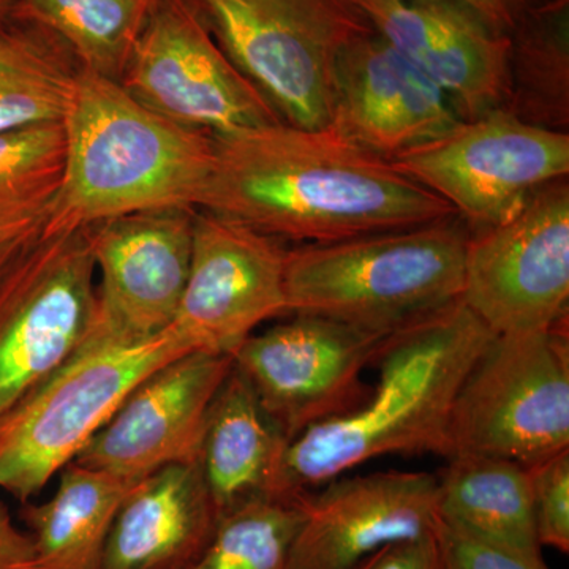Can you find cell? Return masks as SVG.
<instances>
[{
	"label": "cell",
	"instance_id": "cb8c5ba5",
	"mask_svg": "<svg viewBox=\"0 0 569 569\" xmlns=\"http://www.w3.org/2000/svg\"><path fill=\"white\" fill-rule=\"evenodd\" d=\"M509 37L507 110L523 122L567 132L569 0H538Z\"/></svg>",
	"mask_w": 569,
	"mask_h": 569
},
{
	"label": "cell",
	"instance_id": "5b68a950",
	"mask_svg": "<svg viewBox=\"0 0 569 569\" xmlns=\"http://www.w3.org/2000/svg\"><path fill=\"white\" fill-rule=\"evenodd\" d=\"M213 39L284 123L328 129L343 50L373 31L351 0H192Z\"/></svg>",
	"mask_w": 569,
	"mask_h": 569
},
{
	"label": "cell",
	"instance_id": "9c48e42d",
	"mask_svg": "<svg viewBox=\"0 0 569 569\" xmlns=\"http://www.w3.org/2000/svg\"><path fill=\"white\" fill-rule=\"evenodd\" d=\"M391 163L451 204L471 233L503 222L542 186L568 178L569 134L500 108Z\"/></svg>",
	"mask_w": 569,
	"mask_h": 569
},
{
	"label": "cell",
	"instance_id": "ac0fdd59",
	"mask_svg": "<svg viewBox=\"0 0 569 569\" xmlns=\"http://www.w3.org/2000/svg\"><path fill=\"white\" fill-rule=\"evenodd\" d=\"M460 122L447 93L377 32L340 56L331 127L367 151L391 162Z\"/></svg>",
	"mask_w": 569,
	"mask_h": 569
},
{
	"label": "cell",
	"instance_id": "8992f818",
	"mask_svg": "<svg viewBox=\"0 0 569 569\" xmlns=\"http://www.w3.org/2000/svg\"><path fill=\"white\" fill-rule=\"evenodd\" d=\"M189 348L167 329L146 342L91 336L84 347L0 419V490L29 503L153 370Z\"/></svg>",
	"mask_w": 569,
	"mask_h": 569
},
{
	"label": "cell",
	"instance_id": "44dd1931",
	"mask_svg": "<svg viewBox=\"0 0 569 569\" xmlns=\"http://www.w3.org/2000/svg\"><path fill=\"white\" fill-rule=\"evenodd\" d=\"M438 520L481 541L542 559L529 468L512 460L456 452L437 477Z\"/></svg>",
	"mask_w": 569,
	"mask_h": 569
},
{
	"label": "cell",
	"instance_id": "603a6c76",
	"mask_svg": "<svg viewBox=\"0 0 569 569\" xmlns=\"http://www.w3.org/2000/svg\"><path fill=\"white\" fill-rule=\"evenodd\" d=\"M157 0H17L10 20L58 40L81 70L121 82Z\"/></svg>",
	"mask_w": 569,
	"mask_h": 569
},
{
	"label": "cell",
	"instance_id": "1f68e13d",
	"mask_svg": "<svg viewBox=\"0 0 569 569\" xmlns=\"http://www.w3.org/2000/svg\"><path fill=\"white\" fill-rule=\"evenodd\" d=\"M460 2L478 11L497 31L509 33L538 0H460Z\"/></svg>",
	"mask_w": 569,
	"mask_h": 569
},
{
	"label": "cell",
	"instance_id": "484cf974",
	"mask_svg": "<svg viewBox=\"0 0 569 569\" xmlns=\"http://www.w3.org/2000/svg\"><path fill=\"white\" fill-rule=\"evenodd\" d=\"M62 122L0 133V242L43 230L66 173Z\"/></svg>",
	"mask_w": 569,
	"mask_h": 569
},
{
	"label": "cell",
	"instance_id": "6da1fadb",
	"mask_svg": "<svg viewBox=\"0 0 569 569\" xmlns=\"http://www.w3.org/2000/svg\"><path fill=\"white\" fill-rule=\"evenodd\" d=\"M200 211L306 244L419 227L451 204L332 127L279 122L212 137Z\"/></svg>",
	"mask_w": 569,
	"mask_h": 569
},
{
	"label": "cell",
	"instance_id": "ba28073f",
	"mask_svg": "<svg viewBox=\"0 0 569 569\" xmlns=\"http://www.w3.org/2000/svg\"><path fill=\"white\" fill-rule=\"evenodd\" d=\"M96 316L86 228L20 246L0 269V419L84 347Z\"/></svg>",
	"mask_w": 569,
	"mask_h": 569
},
{
	"label": "cell",
	"instance_id": "7a4b0ae2",
	"mask_svg": "<svg viewBox=\"0 0 569 569\" xmlns=\"http://www.w3.org/2000/svg\"><path fill=\"white\" fill-rule=\"evenodd\" d=\"M460 299L396 329L361 406L288 441L279 497L313 490L389 455L449 456V419L467 373L496 337Z\"/></svg>",
	"mask_w": 569,
	"mask_h": 569
},
{
	"label": "cell",
	"instance_id": "9a60e30c",
	"mask_svg": "<svg viewBox=\"0 0 569 569\" xmlns=\"http://www.w3.org/2000/svg\"><path fill=\"white\" fill-rule=\"evenodd\" d=\"M231 367L233 356L209 351L171 359L130 391L73 462L134 482L197 462L209 408Z\"/></svg>",
	"mask_w": 569,
	"mask_h": 569
},
{
	"label": "cell",
	"instance_id": "f546056e",
	"mask_svg": "<svg viewBox=\"0 0 569 569\" xmlns=\"http://www.w3.org/2000/svg\"><path fill=\"white\" fill-rule=\"evenodd\" d=\"M351 569H448L437 529L376 550Z\"/></svg>",
	"mask_w": 569,
	"mask_h": 569
},
{
	"label": "cell",
	"instance_id": "d4e9b609",
	"mask_svg": "<svg viewBox=\"0 0 569 569\" xmlns=\"http://www.w3.org/2000/svg\"><path fill=\"white\" fill-rule=\"evenodd\" d=\"M0 22V133L63 122L80 67L58 40Z\"/></svg>",
	"mask_w": 569,
	"mask_h": 569
},
{
	"label": "cell",
	"instance_id": "83f0119b",
	"mask_svg": "<svg viewBox=\"0 0 569 569\" xmlns=\"http://www.w3.org/2000/svg\"><path fill=\"white\" fill-rule=\"evenodd\" d=\"M527 468L539 545L568 553L569 449Z\"/></svg>",
	"mask_w": 569,
	"mask_h": 569
},
{
	"label": "cell",
	"instance_id": "7c38bea8",
	"mask_svg": "<svg viewBox=\"0 0 569 569\" xmlns=\"http://www.w3.org/2000/svg\"><path fill=\"white\" fill-rule=\"evenodd\" d=\"M291 316L250 336L233 355L288 440L365 402L370 391L362 372L391 335L312 313Z\"/></svg>",
	"mask_w": 569,
	"mask_h": 569
},
{
	"label": "cell",
	"instance_id": "4fadbf2b",
	"mask_svg": "<svg viewBox=\"0 0 569 569\" xmlns=\"http://www.w3.org/2000/svg\"><path fill=\"white\" fill-rule=\"evenodd\" d=\"M287 252L279 239L198 209L189 277L168 329L190 351L233 356L258 326L287 316Z\"/></svg>",
	"mask_w": 569,
	"mask_h": 569
},
{
	"label": "cell",
	"instance_id": "277c9868",
	"mask_svg": "<svg viewBox=\"0 0 569 569\" xmlns=\"http://www.w3.org/2000/svg\"><path fill=\"white\" fill-rule=\"evenodd\" d=\"M470 230L438 222L288 250V313H312L392 332L458 301Z\"/></svg>",
	"mask_w": 569,
	"mask_h": 569
},
{
	"label": "cell",
	"instance_id": "52a82bcc",
	"mask_svg": "<svg viewBox=\"0 0 569 569\" xmlns=\"http://www.w3.org/2000/svg\"><path fill=\"white\" fill-rule=\"evenodd\" d=\"M448 440L449 456L477 452L523 467L569 449L567 323L493 337L459 389Z\"/></svg>",
	"mask_w": 569,
	"mask_h": 569
},
{
	"label": "cell",
	"instance_id": "e575fe53",
	"mask_svg": "<svg viewBox=\"0 0 569 569\" xmlns=\"http://www.w3.org/2000/svg\"><path fill=\"white\" fill-rule=\"evenodd\" d=\"M17 569H33V568L29 567V565L26 563V565H22V567L17 568Z\"/></svg>",
	"mask_w": 569,
	"mask_h": 569
},
{
	"label": "cell",
	"instance_id": "30bf717a",
	"mask_svg": "<svg viewBox=\"0 0 569 569\" xmlns=\"http://www.w3.org/2000/svg\"><path fill=\"white\" fill-rule=\"evenodd\" d=\"M463 302L496 335L568 321L569 183H546L503 222L471 231Z\"/></svg>",
	"mask_w": 569,
	"mask_h": 569
},
{
	"label": "cell",
	"instance_id": "4316f807",
	"mask_svg": "<svg viewBox=\"0 0 569 569\" xmlns=\"http://www.w3.org/2000/svg\"><path fill=\"white\" fill-rule=\"evenodd\" d=\"M305 519L299 496L264 497L224 512L189 569H288Z\"/></svg>",
	"mask_w": 569,
	"mask_h": 569
},
{
	"label": "cell",
	"instance_id": "8fae6325",
	"mask_svg": "<svg viewBox=\"0 0 569 569\" xmlns=\"http://www.w3.org/2000/svg\"><path fill=\"white\" fill-rule=\"evenodd\" d=\"M121 86L156 114L211 137L283 122L213 39L192 0H157Z\"/></svg>",
	"mask_w": 569,
	"mask_h": 569
},
{
	"label": "cell",
	"instance_id": "4dcf8cb0",
	"mask_svg": "<svg viewBox=\"0 0 569 569\" xmlns=\"http://www.w3.org/2000/svg\"><path fill=\"white\" fill-rule=\"evenodd\" d=\"M32 538L21 530L0 501V569H17L32 560Z\"/></svg>",
	"mask_w": 569,
	"mask_h": 569
},
{
	"label": "cell",
	"instance_id": "3957f363",
	"mask_svg": "<svg viewBox=\"0 0 569 569\" xmlns=\"http://www.w3.org/2000/svg\"><path fill=\"white\" fill-rule=\"evenodd\" d=\"M62 123L66 173L40 234L84 230L127 213L200 209L211 134L168 121L121 82L81 69Z\"/></svg>",
	"mask_w": 569,
	"mask_h": 569
},
{
	"label": "cell",
	"instance_id": "d6986e66",
	"mask_svg": "<svg viewBox=\"0 0 569 569\" xmlns=\"http://www.w3.org/2000/svg\"><path fill=\"white\" fill-rule=\"evenodd\" d=\"M219 520L198 462L159 468L127 493L100 569H189Z\"/></svg>",
	"mask_w": 569,
	"mask_h": 569
},
{
	"label": "cell",
	"instance_id": "ffe728a7",
	"mask_svg": "<svg viewBox=\"0 0 569 569\" xmlns=\"http://www.w3.org/2000/svg\"><path fill=\"white\" fill-rule=\"evenodd\" d=\"M288 441L233 365L209 408L197 460L220 518L247 501L280 498Z\"/></svg>",
	"mask_w": 569,
	"mask_h": 569
},
{
	"label": "cell",
	"instance_id": "2e32d148",
	"mask_svg": "<svg viewBox=\"0 0 569 569\" xmlns=\"http://www.w3.org/2000/svg\"><path fill=\"white\" fill-rule=\"evenodd\" d=\"M373 32L447 93L462 121L507 107L509 37L460 0H351Z\"/></svg>",
	"mask_w": 569,
	"mask_h": 569
},
{
	"label": "cell",
	"instance_id": "836d02e7",
	"mask_svg": "<svg viewBox=\"0 0 569 569\" xmlns=\"http://www.w3.org/2000/svg\"><path fill=\"white\" fill-rule=\"evenodd\" d=\"M14 3H17V0H0V22L10 20Z\"/></svg>",
	"mask_w": 569,
	"mask_h": 569
},
{
	"label": "cell",
	"instance_id": "e0dca14e",
	"mask_svg": "<svg viewBox=\"0 0 569 569\" xmlns=\"http://www.w3.org/2000/svg\"><path fill=\"white\" fill-rule=\"evenodd\" d=\"M299 493L305 519L288 569H351L370 553L437 529V477L378 471Z\"/></svg>",
	"mask_w": 569,
	"mask_h": 569
},
{
	"label": "cell",
	"instance_id": "7402d4cb",
	"mask_svg": "<svg viewBox=\"0 0 569 569\" xmlns=\"http://www.w3.org/2000/svg\"><path fill=\"white\" fill-rule=\"evenodd\" d=\"M58 475L51 498L22 508L32 538L28 565L33 569H100L112 522L137 482L74 462Z\"/></svg>",
	"mask_w": 569,
	"mask_h": 569
},
{
	"label": "cell",
	"instance_id": "f1b7e54d",
	"mask_svg": "<svg viewBox=\"0 0 569 569\" xmlns=\"http://www.w3.org/2000/svg\"><path fill=\"white\" fill-rule=\"evenodd\" d=\"M437 535L448 569H549L542 559L470 537L438 520Z\"/></svg>",
	"mask_w": 569,
	"mask_h": 569
},
{
	"label": "cell",
	"instance_id": "5bb4252c",
	"mask_svg": "<svg viewBox=\"0 0 569 569\" xmlns=\"http://www.w3.org/2000/svg\"><path fill=\"white\" fill-rule=\"evenodd\" d=\"M194 212H134L86 228L97 276L92 336L138 343L173 325L189 277Z\"/></svg>",
	"mask_w": 569,
	"mask_h": 569
},
{
	"label": "cell",
	"instance_id": "d6a6232c",
	"mask_svg": "<svg viewBox=\"0 0 569 569\" xmlns=\"http://www.w3.org/2000/svg\"><path fill=\"white\" fill-rule=\"evenodd\" d=\"M24 242L26 241L0 242V269L7 264V261L13 257V253L17 252V250L20 249V246L24 244Z\"/></svg>",
	"mask_w": 569,
	"mask_h": 569
}]
</instances>
